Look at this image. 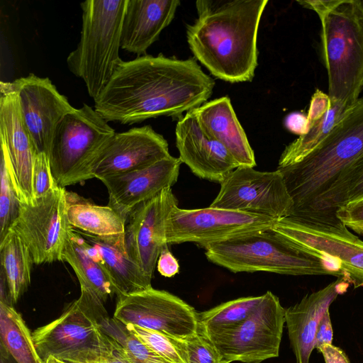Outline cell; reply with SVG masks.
Returning a JSON list of instances; mask_svg holds the SVG:
<instances>
[{"label":"cell","mask_w":363,"mask_h":363,"mask_svg":"<svg viewBox=\"0 0 363 363\" xmlns=\"http://www.w3.org/2000/svg\"><path fill=\"white\" fill-rule=\"evenodd\" d=\"M214 85L194 58L145 55L120 64L94 99V109L107 122L121 124L178 116L203 104Z\"/></svg>","instance_id":"obj_1"},{"label":"cell","mask_w":363,"mask_h":363,"mask_svg":"<svg viewBox=\"0 0 363 363\" xmlns=\"http://www.w3.org/2000/svg\"><path fill=\"white\" fill-rule=\"evenodd\" d=\"M267 0H198L186 28L194 56L216 77L250 81L257 66V33Z\"/></svg>","instance_id":"obj_2"},{"label":"cell","mask_w":363,"mask_h":363,"mask_svg":"<svg viewBox=\"0 0 363 363\" xmlns=\"http://www.w3.org/2000/svg\"><path fill=\"white\" fill-rule=\"evenodd\" d=\"M363 156V97L343 113L326 138L301 160L278 167L294 203L291 216L303 213Z\"/></svg>","instance_id":"obj_3"},{"label":"cell","mask_w":363,"mask_h":363,"mask_svg":"<svg viewBox=\"0 0 363 363\" xmlns=\"http://www.w3.org/2000/svg\"><path fill=\"white\" fill-rule=\"evenodd\" d=\"M318 16L330 102L350 107L363 89V1L334 0Z\"/></svg>","instance_id":"obj_4"},{"label":"cell","mask_w":363,"mask_h":363,"mask_svg":"<svg viewBox=\"0 0 363 363\" xmlns=\"http://www.w3.org/2000/svg\"><path fill=\"white\" fill-rule=\"evenodd\" d=\"M128 0H88L81 3L82 23L77 48L67 57L69 71L81 78L96 99L123 62V21Z\"/></svg>","instance_id":"obj_5"},{"label":"cell","mask_w":363,"mask_h":363,"mask_svg":"<svg viewBox=\"0 0 363 363\" xmlns=\"http://www.w3.org/2000/svg\"><path fill=\"white\" fill-rule=\"evenodd\" d=\"M203 248L210 262L234 273L342 277L327 262L300 250L272 228L211 243Z\"/></svg>","instance_id":"obj_6"},{"label":"cell","mask_w":363,"mask_h":363,"mask_svg":"<svg viewBox=\"0 0 363 363\" xmlns=\"http://www.w3.org/2000/svg\"><path fill=\"white\" fill-rule=\"evenodd\" d=\"M104 303L86 290L62 314L33 333L37 352L44 362L52 356L67 363H97L112 350L113 339L101 329Z\"/></svg>","instance_id":"obj_7"},{"label":"cell","mask_w":363,"mask_h":363,"mask_svg":"<svg viewBox=\"0 0 363 363\" xmlns=\"http://www.w3.org/2000/svg\"><path fill=\"white\" fill-rule=\"evenodd\" d=\"M272 229L298 249L318 257L354 288L363 286V241L336 217L277 220Z\"/></svg>","instance_id":"obj_8"},{"label":"cell","mask_w":363,"mask_h":363,"mask_svg":"<svg viewBox=\"0 0 363 363\" xmlns=\"http://www.w3.org/2000/svg\"><path fill=\"white\" fill-rule=\"evenodd\" d=\"M116 133L93 108L84 104L74 108L58 124L48 158L59 186L87 180V169L108 140Z\"/></svg>","instance_id":"obj_9"},{"label":"cell","mask_w":363,"mask_h":363,"mask_svg":"<svg viewBox=\"0 0 363 363\" xmlns=\"http://www.w3.org/2000/svg\"><path fill=\"white\" fill-rule=\"evenodd\" d=\"M284 323L285 308L277 296L267 291L261 303L245 320L208 337L224 363H261L279 356Z\"/></svg>","instance_id":"obj_10"},{"label":"cell","mask_w":363,"mask_h":363,"mask_svg":"<svg viewBox=\"0 0 363 363\" xmlns=\"http://www.w3.org/2000/svg\"><path fill=\"white\" fill-rule=\"evenodd\" d=\"M211 207L261 215L277 220L290 217L294 203L281 173L240 166L220 183Z\"/></svg>","instance_id":"obj_11"},{"label":"cell","mask_w":363,"mask_h":363,"mask_svg":"<svg viewBox=\"0 0 363 363\" xmlns=\"http://www.w3.org/2000/svg\"><path fill=\"white\" fill-rule=\"evenodd\" d=\"M269 217L213 207L184 209L176 206L167 221L168 244L194 242L205 245L244 234L272 228Z\"/></svg>","instance_id":"obj_12"},{"label":"cell","mask_w":363,"mask_h":363,"mask_svg":"<svg viewBox=\"0 0 363 363\" xmlns=\"http://www.w3.org/2000/svg\"><path fill=\"white\" fill-rule=\"evenodd\" d=\"M66 192L59 186L33 204L21 203L11 230L26 245L34 264L61 261L65 242L73 229L67 216Z\"/></svg>","instance_id":"obj_13"},{"label":"cell","mask_w":363,"mask_h":363,"mask_svg":"<svg viewBox=\"0 0 363 363\" xmlns=\"http://www.w3.org/2000/svg\"><path fill=\"white\" fill-rule=\"evenodd\" d=\"M113 318L177 339L197 333L198 312L180 298L150 287L118 298Z\"/></svg>","instance_id":"obj_14"},{"label":"cell","mask_w":363,"mask_h":363,"mask_svg":"<svg viewBox=\"0 0 363 363\" xmlns=\"http://www.w3.org/2000/svg\"><path fill=\"white\" fill-rule=\"evenodd\" d=\"M178 206L172 187L138 205L129 213L125 228L124 243L130 258L144 273L152 278L161 252L168 248L167 221Z\"/></svg>","instance_id":"obj_15"},{"label":"cell","mask_w":363,"mask_h":363,"mask_svg":"<svg viewBox=\"0 0 363 363\" xmlns=\"http://www.w3.org/2000/svg\"><path fill=\"white\" fill-rule=\"evenodd\" d=\"M9 84L18 95L22 118L37 152L48 157L58 124L74 108L48 77L30 73Z\"/></svg>","instance_id":"obj_16"},{"label":"cell","mask_w":363,"mask_h":363,"mask_svg":"<svg viewBox=\"0 0 363 363\" xmlns=\"http://www.w3.org/2000/svg\"><path fill=\"white\" fill-rule=\"evenodd\" d=\"M170 156L168 143L150 125L116 133L89 164L87 180L150 166Z\"/></svg>","instance_id":"obj_17"},{"label":"cell","mask_w":363,"mask_h":363,"mask_svg":"<svg viewBox=\"0 0 363 363\" xmlns=\"http://www.w3.org/2000/svg\"><path fill=\"white\" fill-rule=\"evenodd\" d=\"M0 140L9 155L11 180L21 203L33 204V169L38 154L9 82H0Z\"/></svg>","instance_id":"obj_18"},{"label":"cell","mask_w":363,"mask_h":363,"mask_svg":"<svg viewBox=\"0 0 363 363\" xmlns=\"http://www.w3.org/2000/svg\"><path fill=\"white\" fill-rule=\"evenodd\" d=\"M181 164L170 155L142 169L99 178L108 190V206L127 219L138 205L177 182Z\"/></svg>","instance_id":"obj_19"},{"label":"cell","mask_w":363,"mask_h":363,"mask_svg":"<svg viewBox=\"0 0 363 363\" xmlns=\"http://www.w3.org/2000/svg\"><path fill=\"white\" fill-rule=\"evenodd\" d=\"M175 134L179 160L199 178L220 184L240 167L226 148L205 131L191 110L178 121Z\"/></svg>","instance_id":"obj_20"},{"label":"cell","mask_w":363,"mask_h":363,"mask_svg":"<svg viewBox=\"0 0 363 363\" xmlns=\"http://www.w3.org/2000/svg\"><path fill=\"white\" fill-rule=\"evenodd\" d=\"M348 285L344 277H337L325 287L306 295L299 302L285 309V323L296 363H309L320 320Z\"/></svg>","instance_id":"obj_21"},{"label":"cell","mask_w":363,"mask_h":363,"mask_svg":"<svg viewBox=\"0 0 363 363\" xmlns=\"http://www.w3.org/2000/svg\"><path fill=\"white\" fill-rule=\"evenodd\" d=\"M179 0H128L121 33V47L138 57L149 47L173 20Z\"/></svg>","instance_id":"obj_22"},{"label":"cell","mask_w":363,"mask_h":363,"mask_svg":"<svg viewBox=\"0 0 363 363\" xmlns=\"http://www.w3.org/2000/svg\"><path fill=\"white\" fill-rule=\"evenodd\" d=\"M90 251L108 277L118 298L152 287V279L128 256L124 235L97 237L83 234Z\"/></svg>","instance_id":"obj_23"},{"label":"cell","mask_w":363,"mask_h":363,"mask_svg":"<svg viewBox=\"0 0 363 363\" xmlns=\"http://www.w3.org/2000/svg\"><path fill=\"white\" fill-rule=\"evenodd\" d=\"M202 128L221 143L239 166L254 167V152L228 97L204 103L191 110Z\"/></svg>","instance_id":"obj_24"},{"label":"cell","mask_w":363,"mask_h":363,"mask_svg":"<svg viewBox=\"0 0 363 363\" xmlns=\"http://www.w3.org/2000/svg\"><path fill=\"white\" fill-rule=\"evenodd\" d=\"M61 261L73 269L81 289L87 291L104 304L114 294L108 277L90 251V244L74 229L68 235Z\"/></svg>","instance_id":"obj_25"},{"label":"cell","mask_w":363,"mask_h":363,"mask_svg":"<svg viewBox=\"0 0 363 363\" xmlns=\"http://www.w3.org/2000/svg\"><path fill=\"white\" fill-rule=\"evenodd\" d=\"M67 216L72 228L106 238L124 235L126 219L108 206H99L72 191L66 192Z\"/></svg>","instance_id":"obj_26"},{"label":"cell","mask_w":363,"mask_h":363,"mask_svg":"<svg viewBox=\"0 0 363 363\" xmlns=\"http://www.w3.org/2000/svg\"><path fill=\"white\" fill-rule=\"evenodd\" d=\"M361 200H363V156L346 169L303 213L290 217H336L337 208Z\"/></svg>","instance_id":"obj_27"},{"label":"cell","mask_w":363,"mask_h":363,"mask_svg":"<svg viewBox=\"0 0 363 363\" xmlns=\"http://www.w3.org/2000/svg\"><path fill=\"white\" fill-rule=\"evenodd\" d=\"M1 275L10 303H17L30 283L33 257L22 239L12 230L0 242Z\"/></svg>","instance_id":"obj_28"},{"label":"cell","mask_w":363,"mask_h":363,"mask_svg":"<svg viewBox=\"0 0 363 363\" xmlns=\"http://www.w3.org/2000/svg\"><path fill=\"white\" fill-rule=\"evenodd\" d=\"M0 336L3 347L16 363H43L21 314L11 303L0 300Z\"/></svg>","instance_id":"obj_29"},{"label":"cell","mask_w":363,"mask_h":363,"mask_svg":"<svg viewBox=\"0 0 363 363\" xmlns=\"http://www.w3.org/2000/svg\"><path fill=\"white\" fill-rule=\"evenodd\" d=\"M262 299L263 295L242 297L198 313V328L208 336L228 330L245 320Z\"/></svg>","instance_id":"obj_30"},{"label":"cell","mask_w":363,"mask_h":363,"mask_svg":"<svg viewBox=\"0 0 363 363\" xmlns=\"http://www.w3.org/2000/svg\"><path fill=\"white\" fill-rule=\"evenodd\" d=\"M349 107L340 103L331 104L329 111L312 124L308 132L286 147L278 167L296 163L311 152L330 133Z\"/></svg>","instance_id":"obj_31"},{"label":"cell","mask_w":363,"mask_h":363,"mask_svg":"<svg viewBox=\"0 0 363 363\" xmlns=\"http://www.w3.org/2000/svg\"><path fill=\"white\" fill-rule=\"evenodd\" d=\"M99 323L102 330L123 347L133 363H170L140 342L125 325L110 318L106 312L99 315Z\"/></svg>","instance_id":"obj_32"},{"label":"cell","mask_w":363,"mask_h":363,"mask_svg":"<svg viewBox=\"0 0 363 363\" xmlns=\"http://www.w3.org/2000/svg\"><path fill=\"white\" fill-rule=\"evenodd\" d=\"M0 242L10 231L18 218L21 202L14 189L9 168L6 146L1 141L0 166Z\"/></svg>","instance_id":"obj_33"},{"label":"cell","mask_w":363,"mask_h":363,"mask_svg":"<svg viewBox=\"0 0 363 363\" xmlns=\"http://www.w3.org/2000/svg\"><path fill=\"white\" fill-rule=\"evenodd\" d=\"M127 330L147 347L170 363H189L182 339L138 325H125Z\"/></svg>","instance_id":"obj_34"},{"label":"cell","mask_w":363,"mask_h":363,"mask_svg":"<svg viewBox=\"0 0 363 363\" xmlns=\"http://www.w3.org/2000/svg\"><path fill=\"white\" fill-rule=\"evenodd\" d=\"M182 340L189 363H224L211 339L199 328L196 334Z\"/></svg>","instance_id":"obj_35"},{"label":"cell","mask_w":363,"mask_h":363,"mask_svg":"<svg viewBox=\"0 0 363 363\" xmlns=\"http://www.w3.org/2000/svg\"><path fill=\"white\" fill-rule=\"evenodd\" d=\"M33 201L43 198L59 187L50 170L47 155L43 152L36 155L32 174Z\"/></svg>","instance_id":"obj_36"},{"label":"cell","mask_w":363,"mask_h":363,"mask_svg":"<svg viewBox=\"0 0 363 363\" xmlns=\"http://www.w3.org/2000/svg\"><path fill=\"white\" fill-rule=\"evenodd\" d=\"M335 215L348 229L363 235V200L340 207Z\"/></svg>","instance_id":"obj_37"},{"label":"cell","mask_w":363,"mask_h":363,"mask_svg":"<svg viewBox=\"0 0 363 363\" xmlns=\"http://www.w3.org/2000/svg\"><path fill=\"white\" fill-rule=\"evenodd\" d=\"M330 107L331 102L329 96L317 89L311 98L307 114L309 126L320 119Z\"/></svg>","instance_id":"obj_38"},{"label":"cell","mask_w":363,"mask_h":363,"mask_svg":"<svg viewBox=\"0 0 363 363\" xmlns=\"http://www.w3.org/2000/svg\"><path fill=\"white\" fill-rule=\"evenodd\" d=\"M157 269L159 273L165 277H172L179 273V262L169 248L164 249L160 255Z\"/></svg>","instance_id":"obj_39"},{"label":"cell","mask_w":363,"mask_h":363,"mask_svg":"<svg viewBox=\"0 0 363 363\" xmlns=\"http://www.w3.org/2000/svg\"><path fill=\"white\" fill-rule=\"evenodd\" d=\"M333 337V327L329 310L326 311L318 323L315 336V348L326 344H332Z\"/></svg>","instance_id":"obj_40"},{"label":"cell","mask_w":363,"mask_h":363,"mask_svg":"<svg viewBox=\"0 0 363 363\" xmlns=\"http://www.w3.org/2000/svg\"><path fill=\"white\" fill-rule=\"evenodd\" d=\"M284 125L288 130L299 136L306 134L310 127L307 115L298 111L290 113L285 117Z\"/></svg>","instance_id":"obj_41"},{"label":"cell","mask_w":363,"mask_h":363,"mask_svg":"<svg viewBox=\"0 0 363 363\" xmlns=\"http://www.w3.org/2000/svg\"><path fill=\"white\" fill-rule=\"evenodd\" d=\"M317 350L323 354L325 363H350L342 350L332 344L323 345Z\"/></svg>","instance_id":"obj_42"},{"label":"cell","mask_w":363,"mask_h":363,"mask_svg":"<svg viewBox=\"0 0 363 363\" xmlns=\"http://www.w3.org/2000/svg\"><path fill=\"white\" fill-rule=\"evenodd\" d=\"M97 363H133L123 347L113 339L111 351Z\"/></svg>","instance_id":"obj_43"},{"label":"cell","mask_w":363,"mask_h":363,"mask_svg":"<svg viewBox=\"0 0 363 363\" xmlns=\"http://www.w3.org/2000/svg\"><path fill=\"white\" fill-rule=\"evenodd\" d=\"M0 363H16L8 352L3 347H0Z\"/></svg>","instance_id":"obj_44"},{"label":"cell","mask_w":363,"mask_h":363,"mask_svg":"<svg viewBox=\"0 0 363 363\" xmlns=\"http://www.w3.org/2000/svg\"><path fill=\"white\" fill-rule=\"evenodd\" d=\"M43 363H67L61 360H59L52 356L48 357Z\"/></svg>","instance_id":"obj_45"}]
</instances>
